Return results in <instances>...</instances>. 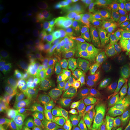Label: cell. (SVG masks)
Wrapping results in <instances>:
<instances>
[{
  "label": "cell",
  "mask_w": 130,
  "mask_h": 130,
  "mask_svg": "<svg viewBox=\"0 0 130 130\" xmlns=\"http://www.w3.org/2000/svg\"><path fill=\"white\" fill-rule=\"evenodd\" d=\"M68 33H72V32H78V33H82L83 30L80 27L76 24H72L68 26V27L66 28Z\"/></svg>",
  "instance_id": "31"
},
{
  "label": "cell",
  "mask_w": 130,
  "mask_h": 130,
  "mask_svg": "<svg viewBox=\"0 0 130 130\" xmlns=\"http://www.w3.org/2000/svg\"><path fill=\"white\" fill-rule=\"evenodd\" d=\"M78 126L79 130H90L95 127L87 113H83L81 115L80 122L78 125Z\"/></svg>",
  "instance_id": "17"
},
{
  "label": "cell",
  "mask_w": 130,
  "mask_h": 130,
  "mask_svg": "<svg viewBox=\"0 0 130 130\" xmlns=\"http://www.w3.org/2000/svg\"><path fill=\"white\" fill-rule=\"evenodd\" d=\"M72 105L74 106L75 112L78 114H83L84 111L86 109L85 105H84L82 100L79 98H76L72 101Z\"/></svg>",
  "instance_id": "27"
},
{
  "label": "cell",
  "mask_w": 130,
  "mask_h": 130,
  "mask_svg": "<svg viewBox=\"0 0 130 130\" xmlns=\"http://www.w3.org/2000/svg\"><path fill=\"white\" fill-rule=\"evenodd\" d=\"M111 46L118 50H126L130 48V35L122 30L115 36L109 38Z\"/></svg>",
  "instance_id": "6"
},
{
  "label": "cell",
  "mask_w": 130,
  "mask_h": 130,
  "mask_svg": "<svg viewBox=\"0 0 130 130\" xmlns=\"http://www.w3.org/2000/svg\"><path fill=\"white\" fill-rule=\"evenodd\" d=\"M128 83H129V85H130V81H129V82H128Z\"/></svg>",
  "instance_id": "36"
},
{
  "label": "cell",
  "mask_w": 130,
  "mask_h": 130,
  "mask_svg": "<svg viewBox=\"0 0 130 130\" xmlns=\"http://www.w3.org/2000/svg\"><path fill=\"white\" fill-rule=\"evenodd\" d=\"M115 102L119 107L128 110L130 107V85L123 83L117 89Z\"/></svg>",
  "instance_id": "4"
},
{
  "label": "cell",
  "mask_w": 130,
  "mask_h": 130,
  "mask_svg": "<svg viewBox=\"0 0 130 130\" xmlns=\"http://www.w3.org/2000/svg\"><path fill=\"white\" fill-rule=\"evenodd\" d=\"M24 53L23 46L18 43H12L4 48L3 54L10 59H16L22 56Z\"/></svg>",
  "instance_id": "13"
},
{
  "label": "cell",
  "mask_w": 130,
  "mask_h": 130,
  "mask_svg": "<svg viewBox=\"0 0 130 130\" xmlns=\"http://www.w3.org/2000/svg\"><path fill=\"white\" fill-rule=\"evenodd\" d=\"M84 35L83 32L78 33V32H72L68 33L67 41L75 43H82L84 41Z\"/></svg>",
  "instance_id": "25"
},
{
  "label": "cell",
  "mask_w": 130,
  "mask_h": 130,
  "mask_svg": "<svg viewBox=\"0 0 130 130\" xmlns=\"http://www.w3.org/2000/svg\"><path fill=\"white\" fill-rule=\"evenodd\" d=\"M116 79L114 77L107 75L102 78L99 83L98 87L96 90V96L100 98H103L108 91L115 83H116Z\"/></svg>",
  "instance_id": "12"
},
{
  "label": "cell",
  "mask_w": 130,
  "mask_h": 130,
  "mask_svg": "<svg viewBox=\"0 0 130 130\" xmlns=\"http://www.w3.org/2000/svg\"><path fill=\"white\" fill-rule=\"evenodd\" d=\"M124 67L122 56L118 52H113L109 55L107 64V75L115 77Z\"/></svg>",
  "instance_id": "5"
},
{
  "label": "cell",
  "mask_w": 130,
  "mask_h": 130,
  "mask_svg": "<svg viewBox=\"0 0 130 130\" xmlns=\"http://www.w3.org/2000/svg\"><path fill=\"white\" fill-rule=\"evenodd\" d=\"M123 58L124 67L130 68V49L126 53L121 54Z\"/></svg>",
  "instance_id": "30"
},
{
  "label": "cell",
  "mask_w": 130,
  "mask_h": 130,
  "mask_svg": "<svg viewBox=\"0 0 130 130\" xmlns=\"http://www.w3.org/2000/svg\"><path fill=\"white\" fill-rule=\"evenodd\" d=\"M102 105V101L96 95L91 97L86 103V109L87 110V113L92 111L96 108H98Z\"/></svg>",
  "instance_id": "19"
},
{
  "label": "cell",
  "mask_w": 130,
  "mask_h": 130,
  "mask_svg": "<svg viewBox=\"0 0 130 130\" xmlns=\"http://www.w3.org/2000/svg\"><path fill=\"white\" fill-rule=\"evenodd\" d=\"M90 130H103V129H99V128H96V127H94L93 128H92V129H90Z\"/></svg>",
  "instance_id": "35"
},
{
  "label": "cell",
  "mask_w": 130,
  "mask_h": 130,
  "mask_svg": "<svg viewBox=\"0 0 130 130\" xmlns=\"http://www.w3.org/2000/svg\"><path fill=\"white\" fill-rule=\"evenodd\" d=\"M12 105L14 110L19 115L27 117L30 113V109L27 101L21 96L16 95L13 98Z\"/></svg>",
  "instance_id": "9"
},
{
  "label": "cell",
  "mask_w": 130,
  "mask_h": 130,
  "mask_svg": "<svg viewBox=\"0 0 130 130\" xmlns=\"http://www.w3.org/2000/svg\"><path fill=\"white\" fill-rule=\"evenodd\" d=\"M99 83L100 81L98 77L93 72H87L85 73L81 78V85L83 88L88 93H93L96 91Z\"/></svg>",
  "instance_id": "7"
},
{
  "label": "cell",
  "mask_w": 130,
  "mask_h": 130,
  "mask_svg": "<svg viewBox=\"0 0 130 130\" xmlns=\"http://www.w3.org/2000/svg\"><path fill=\"white\" fill-rule=\"evenodd\" d=\"M46 72L39 68H32L27 74V81L30 85L37 86L45 80Z\"/></svg>",
  "instance_id": "8"
},
{
  "label": "cell",
  "mask_w": 130,
  "mask_h": 130,
  "mask_svg": "<svg viewBox=\"0 0 130 130\" xmlns=\"http://www.w3.org/2000/svg\"><path fill=\"white\" fill-rule=\"evenodd\" d=\"M46 119L47 122L52 126H58L61 122V116L56 107L51 106L48 107L46 111Z\"/></svg>",
  "instance_id": "14"
},
{
  "label": "cell",
  "mask_w": 130,
  "mask_h": 130,
  "mask_svg": "<svg viewBox=\"0 0 130 130\" xmlns=\"http://www.w3.org/2000/svg\"><path fill=\"white\" fill-rule=\"evenodd\" d=\"M75 22L83 31L90 35L98 30L94 21L87 16H79L76 18Z\"/></svg>",
  "instance_id": "10"
},
{
  "label": "cell",
  "mask_w": 130,
  "mask_h": 130,
  "mask_svg": "<svg viewBox=\"0 0 130 130\" xmlns=\"http://www.w3.org/2000/svg\"><path fill=\"white\" fill-rule=\"evenodd\" d=\"M77 79V75L74 72H66L63 73L61 76V81L66 86L71 85L74 83Z\"/></svg>",
  "instance_id": "21"
},
{
  "label": "cell",
  "mask_w": 130,
  "mask_h": 130,
  "mask_svg": "<svg viewBox=\"0 0 130 130\" xmlns=\"http://www.w3.org/2000/svg\"><path fill=\"white\" fill-rule=\"evenodd\" d=\"M89 40L101 56L108 54L112 47L109 38L101 28L91 35Z\"/></svg>",
  "instance_id": "3"
},
{
  "label": "cell",
  "mask_w": 130,
  "mask_h": 130,
  "mask_svg": "<svg viewBox=\"0 0 130 130\" xmlns=\"http://www.w3.org/2000/svg\"><path fill=\"white\" fill-rule=\"evenodd\" d=\"M81 54L84 57H94L99 55L98 52L95 50L90 40H86L81 43L79 46Z\"/></svg>",
  "instance_id": "15"
},
{
  "label": "cell",
  "mask_w": 130,
  "mask_h": 130,
  "mask_svg": "<svg viewBox=\"0 0 130 130\" xmlns=\"http://www.w3.org/2000/svg\"><path fill=\"white\" fill-rule=\"evenodd\" d=\"M121 130H130V116L124 123Z\"/></svg>",
  "instance_id": "33"
},
{
  "label": "cell",
  "mask_w": 130,
  "mask_h": 130,
  "mask_svg": "<svg viewBox=\"0 0 130 130\" xmlns=\"http://www.w3.org/2000/svg\"><path fill=\"white\" fill-rule=\"evenodd\" d=\"M12 21L10 13L4 10H1L0 12V27L3 28L7 27Z\"/></svg>",
  "instance_id": "24"
},
{
  "label": "cell",
  "mask_w": 130,
  "mask_h": 130,
  "mask_svg": "<svg viewBox=\"0 0 130 130\" xmlns=\"http://www.w3.org/2000/svg\"><path fill=\"white\" fill-rule=\"evenodd\" d=\"M68 32L66 28H61L57 30L54 34V39L57 42L67 41Z\"/></svg>",
  "instance_id": "26"
},
{
  "label": "cell",
  "mask_w": 130,
  "mask_h": 130,
  "mask_svg": "<svg viewBox=\"0 0 130 130\" xmlns=\"http://www.w3.org/2000/svg\"><path fill=\"white\" fill-rule=\"evenodd\" d=\"M118 88V83L116 82V83L113 84L111 89L108 91V92L104 96L102 101L103 104L108 106V105L110 104L111 102H113L114 101H115V97H116V93Z\"/></svg>",
  "instance_id": "18"
},
{
  "label": "cell",
  "mask_w": 130,
  "mask_h": 130,
  "mask_svg": "<svg viewBox=\"0 0 130 130\" xmlns=\"http://www.w3.org/2000/svg\"><path fill=\"white\" fill-rule=\"evenodd\" d=\"M1 130H19V129L18 128H16V126L12 125L10 124L6 123V124H4L2 126H1Z\"/></svg>",
  "instance_id": "32"
},
{
  "label": "cell",
  "mask_w": 130,
  "mask_h": 130,
  "mask_svg": "<svg viewBox=\"0 0 130 130\" xmlns=\"http://www.w3.org/2000/svg\"><path fill=\"white\" fill-rule=\"evenodd\" d=\"M64 130H79L78 126L77 125H70L65 126Z\"/></svg>",
  "instance_id": "34"
},
{
  "label": "cell",
  "mask_w": 130,
  "mask_h": 130,
  "mask_svg": "<svg viewBox=\"0 0 130 130\" xmlns=\"http://www.w3.org/2000/svg\"><path fill=\"white\" fill-rule=\"evenodd\" d=\"M30 31L28 30H25L21 31L15 34L12 37V40L15 43H19V42H24L28 38L30 35Z\"/></svg>",
  "instance_id": "23"
},
{
  "label": "cell",
  "mask_w": 130,
  "mask_h": 130,
  "mask_svg": "<svg viewBox=\"0 0 130 130\" xmlns=\"http://www.w3.org/2000/svg\"><path fill=\"white\" fill-rule=\"evenodd\" d=\"M115 77L124 83L129 82L130 81V68L123 67V69L116 75Z\"/></svg>",
  "instance_id": "22"
},
{
  "label": "cell",
  "mask_w": 130,
  "mask_h": 130,
  "mask_svg": "<svg viewBox=\"0 0 130 130\" xmlns=\"http://www.w3.org/2000/svg\"><path fill=\"white\" fill-rule=\"evenodd\" d=\"M108 64V60L104 57H94L89 61L90 69L96 74H102L106 70Z\"/></svg>",
  "instance_id": "11"
},
{
  "label": "cell",
  "mask_w": 130,
  "mask_h": 130,
  "mask_svg": "<svg viewBox=\"0 0 130 130\" xmlns=\"http://www.w3.org/2000/svg\"><path fill=\"white\" fill-rule=\"evenodd\" d=\"M61 111L63 115L67 117V118L71 116V115H72V114L76 113L72 104H64L61 107Z\"/></svg>",
  "instance_id": "28"
},
{
  "label": "cell",
  "mask_w": 130,
  "mask_h": 130,
  "mask_svg": "<svg viewBox=\"0 0 130 130\" xmlns=\"http://www.w3.org/2000/svg\"><path fill=\"white\" fill-rule=\"evenodd\" d=\"M67 119L69 122L73 125H77L79 124L81 119V115L77 113L72 114V115L68 117Z\"/></svg>",
  "instance_id": "29"
},
{
  "label": "cell",
  "mask_w": 130,
  "mask_h": 130,
  "mask_svg": "<svg viewBox=\"0 0 130 130\" xmlns=\"http://www.w3.org/2000/svg\"><path fill=\"white\" fill-rule=\"evenodd\" d=\"M92 14L98 22L102 24H111L122 21L119 10L113 3H102L95 6Z\"/></svg>",
  "instance_id": "1"
},
{
  "label": "cell",
  "mask_w": 130,
  "mask_h": 130,
  "mask_svg": "<svg viewBox=\"0 0 130 130\" xmlns=\"http://www.w3.org/2000/svg\"><path fill=\"white\" fill-rule=\"evenodd\" d=\"M54 48L57 52L61 54L69 53L72 50V46L66 41L57 42L54 45Z\"/></svg>",
  "instance_id": "20"
},
{
  "label": "cell",
  "mask_w": 130,
  "mask_h": 130,
  "mask_svg": "<svg viewBox=\"0 0 130 130\" xmlns=\"http://www.w3.org/2000/svg\"><path fill=\"white\" fill-rule=\"evenodd\" d=\"M129 117L128 110L118 107L108 114L107 127L109 130H121Z\"/></svg>",
  "instance_id": "2"
},
{
  "label": "cell",
  "mask_w": 130,
  "mask_h": 130,
  "mask_svg": "<svg viewBox=\"0 0 130 130\" xmlns=\"http://www.w3.org/2000/svg\"><path fill=\"white\" fill-rule=\"evenodd\" d=\"M61 91L57 86H49L45 89L43 95L46 100L49 101H55L58 100L61 96Z\"/></svg>",
  "instance_id": "16"
}]
</instances>
